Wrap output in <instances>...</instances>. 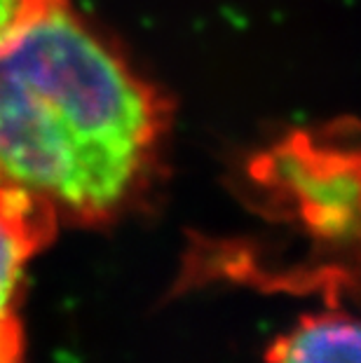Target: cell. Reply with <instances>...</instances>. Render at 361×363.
I'll use <instances>...</instances> for the list:
<instances>
[{"label":"cell","instance_id":"1","mask_svg":"<svg viewBox=\"0 0 361 363\" xmlns=\"http://www.w3.org/2000/svg\"><path fill=\"white\" fill-rule=\"evenodd\" d=\"M174 101L64 0L0 45V181L106 228L167 174Z\"/></svg>","mask_w":361,"mask_h":363},{"label":"cell","instance_id":"2","mask_svg":"<svg viewBox=\"0 0 361 363\" xmlns=\"http://www.w3.org/2000/svg\"><path fill=\"white\" fill-rule=\"evenodd\" d=\"M284 216L335 256L361 265V141L335 131H298L251 167Z\"/></svg>","mask_w":361,"mask_h":363},{"label":"cell","instance_id":"3","mask_svg":"<svg viewBox=\"0 0 361 363\" xmlns=\"http://www.w3.org/2000/svg\"><path fill=\"white\" fill-rule=\"evenodd\" d=\"M59 218L40 197L0 181V342L21 340L19 293L26 265L57 235Z\"/></svg>","mask_w":361,"mask_h":363},{"label":"cell","instance_id":"4","mask_svg":"<svg viewBox=\"0 0 361 363\" xmlns=\"http://www.w3.org/2000/svg\"><path fill=\"white\" fill-rule=\"evenodd\" d=\"M267 363H361V316L307 314L267 347Z\"/></svg>","mask_w":361,"mask_h":363},{"label":"cell","instance_id":"5","mask_svg":"<svg viewBox=\"0 0 361 363\" xmlns=\"http://www.w3.org/2000/svg\"><path fill=\"white\" fill-rule=\"evenodd\" d=\"M64 0H0V45Z\"/></svg>","mask_w":361,"mask_h":363},{"label":"cell","instance_id":"6","mask_svg":"<svg viewBox=\"0 0 361 363\" xmlns=\"http://www.w3.org/2000/svg\"><path fill=\"white\" fill-rule=\"evenodd\" d=\"M0 363H24V337L0 342Z\"/></svg>","mask_w":361,"mask_h":363}]
</instances>
